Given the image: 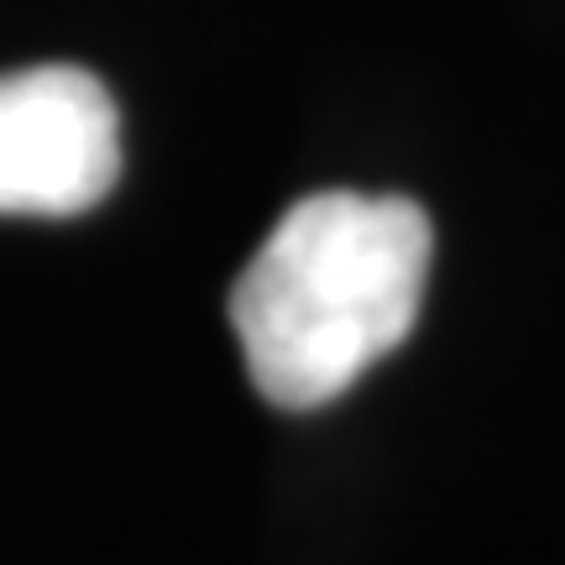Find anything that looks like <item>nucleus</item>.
<instances>
[{"mask_svg": "<svg viewBox=\"0 0 565 565\" xmlns=\"http://www.w3.org/2000/svg\"><path fill=\"white\" fill-rule=\"evenodd\" d=\"M435 231L404 194L324 189L282 210L231 288L246 372L288 414L335 404L419 320Z\"/></svg>", "mask_w": 565, "mask_h": 565, "instance_id": "1", "label": "nucleus"}, {"mask_svg": "<svg viewBox=\"0 0 565 565\" xmlns=\"http://www.w3.org/2000/svg\"><path fill=\"white\" fill-rule=\"evenodd\" d=\"M121 179V116L89 68L0 74V215H84Z\"/></svg>", "mask_w": 565, "mask_h": 565, "instance_id": "2", "label": "nucleus"}]
</instances>
